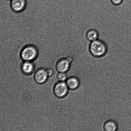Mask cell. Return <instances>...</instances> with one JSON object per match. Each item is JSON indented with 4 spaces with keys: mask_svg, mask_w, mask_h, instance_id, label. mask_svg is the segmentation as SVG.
Returning <instances> with one entry per match:
<instances>
[{
    "mask_svg": "<svg viewBox=\"0 0 131 131\" xmlns=\"http://www.w3.org/2000/svg\"><path fill=\"white\" fill-rule=\"evenodd\" d=\"M90 50L93 56L101 57L104 56L107 52V46L104 42L98 39L91 42Z\"/></svg>",
    "mask_w": 131,
    "mask_h": 131,
    "instance_id": "cell-1",
    "label": "cell"
},
{
    "mask_svg": "<svg viewBox=\"0 0 131 131\" xmlns=\"http://www.w3.org/2000/svg\"><path fill=\"white\" fill-rule=\"evenodd\" d=\"M38 54V50L35 47L32 45L26 46L20 52L22 59L25 61H32L36 58Z\"/></svg>",
    "mask_w": 131,
    "mask_h": 131,
    "instance_id": "cell-2",
    "label": "cell"
},
{
    "mask_svg": "<svg viewBox=\"0 0 131 131\" xmlns=\"http://www.w3.org/2000/svg\"><path fill=\"white\" fill-rule=\"evenodd\" d=\"M73 61V58L70 56L60 60L56 66L57 70L60 72H65L69 70Z\"/></svg>",
    "mask_w": 131,
    "mask_h": 131,
    "instance_id": "cell-3",
    "label": "cell"
},
{
    "mask_svg": "<svg viewBox=\"0 0 131 131\" xmlns=\"http://www.w3.org/2000/svg\"><path fill=\"white\" fill-rule=\"evenodd\" d=\"M68 87L67 83L63 82H60L56 85L54 88L55 94L58 97H62L67 93Z\"/></svg>",
    "mask_w": 131,
    "mask_h": 131,
    "instance_id": "cell-4",
    "label": "cell"
},
{
    "mask_svg": "<svg viewBox=\"0 0 131 131\" xmlns=\"http://www.w3.org/2000/svg\"><path fill=\"white\" fill-rule=\"evenodd\" d=\"M26 0H11V7L13 11L17 12L23 11L26 6Z\"/></svg>",
    "mask_w": 131,
    "mask_h": 131,
    "instance_id": "cell-5",
    "label": "cell"
},
{
    "mask_svg": "<svg viewBox=\"0 0 131 131\" xmlns=\"http://www.w3.org/2000/svg\"><path fill=\"white\" fill-rule=\"evenodd\" d=\"M48 76L47 70L41 69L38 70L36 72L35 79L37 83H42L47 80Z\"/></svg>",
    "mask_w": 131,
    "mask_h": 131,
    "instance_id": "cell-6",
    "label": "cell"
},
{
    "mask_svg": "<svg viewBox=\"0 0 131 131\" xmlns=\"http://www.w3.org/2000/svg\"><path fill=\"white\" fill-rule=\"evenodd\" d=\"M67 84L69 88L71 90H76L80 85V82L79 78L76 77H70L67 81Z\"/></svg>",
    "mask_w": 131,
    "mask_h": 131,
    "instance_id": "cell-7",
    "label": "cell"
},
{
    "mask_svg": "<svg viewBox=\"0 0 131 131\" xmlns=\"http://www.w3.org/2000/svg\"><path fill=\"white\" fill-rule=\"evenodd\" d=\"M104 131H116L118 130V125L115 121L110 120L105 122L103 126Z\"/></svg>",
    "mask_w": 131,
    "mask_h": 131,
    "instance_id": "cell-8",
    "label": "cell"
},
{
    "mask_svg": "<svg viewBox=\"0 0 131 131\" xmlns=\"http://www.w3.org/2000/svg\"><path fill=\"white\" fill-rule=\"evenodd\" d=\"M86 37L89 40L92 42L98 39L99 33L94 29H91L87 31Z\"/></svg>",
    "mask_w": 131,
    "mask_h": 131,
    "instance_id": "cell-9",
    "label": "cell"
},
{
    "mask_svg": "<svg viewBox=\"0 0 131 131\" xmlns=\"http://www.w3.org/2000/svg\"><path fill=\"white\" fill-rule=\"evenodd\" d=\"M34 65L30 61H26L23 64L22 69L23 71L26 74L32 72L34 69Z\"/></svg>",
    "mask_w": 131,
    "mask_h": 131,
    "instance_id": "cell-10",
    "label": "cell"
},
{
    "mask_svg": "<svg viewBox=\"0 0 131 131\" xmlns=\"http://www.w3.org/2000/svg\"><path fill=\"white\" fill-rule=\"evenodd\" d=\"M58 78L59 80L63 82L67 79V75L64 73L60 72L58 75Z\"/></svg>",
    "mask_w": 131,
    "mask_h": 131,
    "instance_id": "cell-11",
    "label": "cell"
},
{
    "mask_svg": "<svg viewBox=\"0 0 131 131\" xmlns=\"http://www.w3.org/2000/svg\"><path fill=\"white\" fill-rule=\"evenodd\" d=\"M114 4L118 5L121 4L122 3L123 0H111Z\"/></svg>",
    "mask_w": 131,
    "mask_h": 131,
    "instance_id": "cell-12",
    "label": "cell"
},
{
    "mask_svg": "<svg viewBox=\"0 0 131 131\" xmlns=\"http://www.w3.org/2000/svg\"><path fill=\"white\" fill-rule=\"evenodd\" d=\"M47 74L48 76H51L53 73V72L52 69H48L47 70Z\"/></svg>",
    "mask_w": 131,
    "mask_h": 131,
    "instance_id": "cell-13",
    "label": "cell"
}]
</instances>
